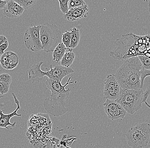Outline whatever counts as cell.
Wrapping results in <instances>:
<instances>
[{
    "instance_id": "1",
    "label": "cell",
    "mask_w": 150,
    "mask_h": 148,
    "mask_svg": "<svg viewBox=\"0 0 150 148\" xmlns=\"http://www.w3.org/2000/svg\"><path fill=\"white\" fill-rule=\"evenodd\" d=\"M142 36L130 33L122 35L115 41L116 47L110 51L111 57L119 60L125 61L130 58L144 56L150 59V35H146L145 42L141 43Z\"/></svg>"
},
{
    "instance_id": "2",
    "label": "cell",
    "mask_w": 150,
    "mask_h": 148,
    "mask_svg": "<svg viewBox=\"0 0 150 148\" xmlns=\"http://www.w3.org/2000/svg\"><path fill=\"white\" fill-rule=\"evenodd\" d=\"M71 77L64 86L61 82H58L52 79H47L45 81L47 89L51 91V95L49 98L44 100L43 106L47 112L50 115L58 117L64 115L68 111L66 107V101L69 97L70 89H65V87L76 81H70Z\"/></svg>"
},
{
    "instance_id": "3",
    "label": "cell",
    "mask_w": 150,
    "mask_h": 148,
    "mask_svg": "<svg viewBox=\"0 0 150 148\" xmlns=\"http://www.w3.org/2000/svg\"><path fill=\"white\" fill-rule=\"evenodd\" d=\"M143 67L138 57L125 61L115 74L122 89H142L141 77Z\"/></svg>"
},
{
    "instance_id": "4",
    "label": "cell",
    "mask_w": 150,
    "mask_h": 148,
    "mask_svg": "<svg viewBox=\"0 0 150 148\" xmlns=\"http://www.w3.org/2000/svg\"><path fill=\"white\" fill-rule=\"evenodd\" d=\"M40 36L42 50L47 53L53 52L62 43V34L57 25L46 22L41 25Z\"/></svg>"
},
{
    "instance_id": "5",
    "label": "cell",
    "mask_w": 150,
    "mask_h": 148,
    "mask_svg": "<svg viewBox=\"0 0 150 148\" xmlns=\"http://www.w3.org/2000/svg\"><path fill=\"white\" fill-rule=\"evenodd\" d=\"M150 123H138L131 127L126 134L127 145L132 148H144L150 141Z\"/></svg>"
},
{
    "instance_id": "6",
    "label": "cell",
    "mask_w": 150,
    "mask_h": 148,
    "mask_svg": "<svg viewBox=\"0 0 150 148\" xmlns=\"http://www.w3.org/2000/svg\"><path fill=\"white\" fill-rule=\"evenodd\" d=\"M142 89L121 90L120 94L116 100L127 113L134 115L141 108L143 97Z\"/></svg>"
},
{
    "instance_id": "7",
    "label": "cell",
    "mask_w": 150,
    "mask_h": 148,
    "mask_svg": "<svg viewBox=\"0 0 150 148\" xmlns=\"http://www.w3.org/2000/svg\"><path fill=\"white\" fill-rule=\"evenodd\" d=\"M41 25L29 27L24 33L23 40L25 46L33 52H38L42 50L40 36Z\"/></svg>"
},
{
    "instance_id": "8",
    "label": "cell",
    "mask_w": 150,
    "mask_h": 148,
    "mask_svg": "<svg viewBox=\"0 0 150 148\" xmlns=\"http://www.w3.org/2000/svg\"><path fill=\"white\" fill-rule=\"evenodd\" d=\"M104 98L116 101L120 94L121 89L115 75H108L106 78L104 80Z\"/></svg>"
},
{
    "instance_id": "9",
    "label": "cell",
    "mask_w": 150,
    "mask_h": 148,
    "mask_svg": "<svg viewBox=\"0 0 150 148\" xmlns=\"http://www.w3.org/2000/svg\"><path fill=\"white\" fill-rule=\"evenodd\" d=\"M103 106L108 118L112 120L123 119L127 113L122 107L115 101L106 99Z\"/></svg>"
},
{
    "instance_id": "10",
    "label": "cell",
    "mask_w": 150,
    "mask_h": 148,
    "mask_svg": "<svg viewBox=\"0 0 150 148\" xmlns=\"http://www.w3.org/2000/svg\"><path fill=\"white\" fill-rule=\"evenodd\" d=\"M50 70L46 68L47 72H45V76L58 82H62L64 77L74 72V70L70 67H66L61 65H55L54 68H52V64H50Z\"/></svg>"
},
{
    "instance_id": "11",
    "label": "cell",
    "mask_w": 150,
    "mask_h": 148,
    "mask_svg": "<svg viewBox=\"0 0 150 148\" xmlns=\"http://www.w3.org/2000/svg\"><path fill=\"white\" fill-rule=\"evenodd\" d=\"M89 7L86 4L80 7L70 9L66 14L64 15L65 19L68 21H77L82 18H86L88 14Z\"/></svg>"
},
{
    "instance_id": "12",
    "label": "cell",
    "mask_w": 150,
    "mask_h": 148,
    "mask_svg": "<svg viewBox=\"0 0 150 148\" xmlns=\"http://www.w3.org/2000/svg\"><path fill=\"white\" fill-rule=\"evenodd\" d=\"M24 10L18 4L14 1H7V3L3 9L5 17L13 18L21 16Z\"/></svg>"
},
{
    "instance_id": "13",
    "label": "cell",
    "mask_w": 150,
    "mask_h": 148,
    "mask_svg": "<svg viewBox=\"0 0 150 148\" xmlns=\"http://www.w3.org/2000/svg\"><path fill=\"white\" fill-rule=\"evenodd\" d=\"M12 94L15 103L16 104L17 106V107L16 110L13 113L9 114V115H4L3 113V112L4 111V110H0V127L6 128V129H9V128L7 127L8 125H10L11 127H13V128L15 127V125H16V122H15L13 124H11L10 123V120L12 117H14V116L21 117V115H18L17 114L18 110L21 109L19 101L18 100L16 96L14 93H12Z\"/></svg>"
},
{
    "instance_id": "14",
    "label": "cell",
    "mask_w": 150,
    "mask_h": 148,
    "mask_svg": "<svg viewBox=\"0 0 150 148\" xmlns=\"http://www.w3.org/2000/svg\"><path fill=\"white\" fill-rule=\"evenodd\" d=\"M44 63L43 62H40L34 64L28 71L29 79L31 80L32 83L39 82L45 76V72L41 70V66Z\"/></svg>"
},
{
    "instance_id": "15",
    "label": "cell",
    "mask_w": 150,
    "mask_h": 148,
    "mask_svg": "<svg viewBox=\"0 0 150 148\" xmlns=\"http://www.w3.org/2000/svg\"><path fill=\"white\" fill-rule=\"evenodd\" d=\"M66 50V47L62 43L59 44L55 49L52 53V57L54 62L56 63L60 62L65 54Z\"/></svg>"
},
{
    "instance_id": "16",
    "label": "cell",
    "mask_w": 150,
    "mask_h": 148,
    "mask_svg": "<svg viewBox=\"0 0 150 148\" xmlns=\"http://www.w3.org/2000/svg\"><path fill=\"white\" fill-rule=\"evenodd\" d=\"M71 42L70 48L74 49L77 47L80 40L81 34L79 29L74 27L70 30Z\"/></svg>"
},
{
    "instance_id": "17",
    "label": "cell",
    "mask_w": 150,
    "mask_h": 148,
    "mask_svg": "<svg viewBox=\"0 0 150 148\" xmlns=\"http://www.w3.org/2000/svg\"><path fill=\"white\" fill-rule=\"evenodd\" d=\"M76 55L73 52H66L60 62L61 66L69 67L72 65L74 61Z\"/></svg>"
},
{
    "instance_id": "18",
    "label": "cell",
    "mask_w": 150,
    "mask_h": 148,
    "mask_svg": "<svg viewBox=\"0 0 150 148\" xmlns=\"http://www.w3.org/2000/svg\"><path fill=\"white\" fill-rule=\"evenodd\" d=\"M150 76V71H147V70H144L143 69L142 74L141 77V87L142 89L144 85V80H145V78L147 76ZM150 95V86H148L146 89V90L143 93V97L142 99V103H145V102H147V100L148 97Z\"/></svg>"
},
{
    "instance_id": "19",
    "label": "cell",
    "mask_w": 150,
    "mask_h": 148,
    "mask_svg": "<svg viewBox=\"0 0 150 148\" xmlns=\"http://www.w3.org/2000/svg\"><path fill=\"white\" fill-rule=\"evenodd\" d=\"M14 1L18 4L24 10L30 8L37 2V1L35 0H16Z\"/></svg>"
},
{
    "instance_id": "20",
    "label": "cell",
    "mask_w": 150,
    "mask_h": 148,
    "mask_svg": "<svg viewBox=\"0 0 150 148\" xmlns=\"http://www.w3.org/2000/svg\"><path fill=\"white\" fill-rule=\"evenodd\" d=\"M70 42H71V33L70 32L66 30L65 33L62 34V43L65 46L67 49L70 48Z\"/></svg>"
},
{
    "instance_id": "21",
    "label": "cell",
    "mask_w": 150,
    "mask_h": 148,
    "mask_svg": "<svg viewBox=\"0 0 150 148\" xmlns=\"http://www.w3.org/2000/svg\"><path fill=\"white\" fill-rule=\"evenodd\" d=\"M86 4H87L83 0H69L68 2V8L70 10Z\"/></svg>"
},
{
    "instance_id": "22",
    "label": "cell",
    "mask_w": 150,
    "mask_h": 148,
    "mask_svg": "<svg viewBox=\"0 0 150 148\" xmlns=\"http://www.w3.org/2000/svg\"><path fill=\"white\" fill-rule=\"evenodd\" d=\"M139 59L142 64L144 70L150 71V59L144 56H139L137 57Z\"/></svg>"
},
{
    "instance_id": "23",
    "label": "cell",
    "mask_w": 150,
    "mask_h": 148,
    "mask_svg": "<svg viewBox=\"0 0 150 148\" xmlns=\"http://www.w3.org/2000/svg\"><path fill=\"white\" fill-rule=\"evenodd\" d=\"M69 0H59V3L60 9L62 11V13L64 15H65L68 13L69 11L68 8V2Z\"/></svg>"
},
{
    "instance_id": "24",
    "label": "cell",
    "mask_w": 150,
    "mask_h": 148,
    "mask_svg": "<svg viewBox=\"0 0 150 148\" xmlns=\"http://www.w3.org/2000/svg\"><path fill=\"white\" fill-rule=\"evenodd\" d=\"M0 81L10 85L12 83V76L7 73H2L0 74Z\"/></svg>"
},
{
    "instance_id": "25",
    "label": "cell",
    "mask_w": 150,
    "mask_h": 148,
    "mask_svg": "<svg viewBox=\"0 0 150 148\" xmlns=\"http://www.w3.org/2000/svg\"><path fill=\"white\" fill-rule=\"evenodd\" d=\"M10 85L0 81V93L1 95L6 94L9 92Z\"/></svg>"
},
{
    "instance_id": "26",
    "label": "cell",
    "mask_w": 150,
    "mask_h": 148,
    "mask_svg": "<svg viewBox=\"0 0 150 148\" xmlns=\"http://www.w3.org/2000/svg\"><path fill=\"white\" fill-rule=\"evenodd\" d=\"M9 45V42H7L0 46V56H1L4 54L5 50L8 47Z\"/></svg>"
},
{
    "instance_id": "27",
    "label": "cell",
    "mask_w": 150,
    "mask_h": 148,
    "mask_svg": "<svg viewBox=\"0 0 150 148\" xmlns=\"http://www.w3.org/2000/svg\"><path fill=\"white\" fill-rule=\"evenodd\" d=\"M7 42H8V39L6 38V36L2 35H0V46Z\"/></svg>"
},
{
    "instance_id": "28",
    "label": "cell",
    "mask_w": 150,
    "mask_h": 148,
    "mask_svg": "<svg viewBox=\"0 0 150 148\" xmlns=\"http://www.w3.org/2000/svg\"><path fill=\"white\" fill-rule=\"evenodd\" d=\"M6 3H7L6 1H1L0 0V10L4 9Z\"/></svg>"
},
{
    "instance_id": "29",
    "label": "cell",
    "mask_w": 150,
    "mask_h": 148,
    "mask_svg": "<svg viewBox=\"0 0 150 148\" xmlns=\"http://www.w3.org/2000/svg\"><path fill=\"white\" fill-rule=\"evenodd\" d=\"M145 105H146V106H147V107H148V108H149L150 109V105L149 104V103H147V102H145Z\"/></svg>"
},
{
    "instance_id": "30",
    "label": "cell",
    "mask_w": 150,
    "mask_h": 148,
    "mask_svg": "<svg viewBox=\"0 0 150 148\" xmlns=\"http://www.w3.org/2000/svg\"><path fill=\"white\" fill-rule=\"evenodd\" d=\"M149 11L150 15V0L149 2Z\"/></svg>"
},
{
    "instance_id": "31",
    "label": "cell",
    "mask_w": 150,
    "mask_h": 148,
    "mask_svg": "<svg viewBox=\"0 0 150 148\" xmlns=\"http://www.w3.org/2000/svg\"><path fill=\"white\" fill-rule=\"evenodd\" d=\"M4 96H0V99L1 98H3Z\"/></svg>"
},
{
    "instance_id": "32",
    "label": "cell",
    "mask_w": 150,
    "mask_h": 148,
    "mask_svg": "<svg viewBox=\"0 0 150 148\" xmlns=\"http://www.w3.org/2000/svg\"><path fill=\"white\" fill-rule=\"evenodd\" d=\"M65 148H71L70 147H66Z\"/></svg>"
}]
</instances>
